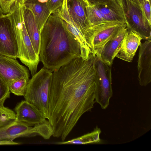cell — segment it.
Segmentation results:
<instances>
[{
	"label": "cell",
	"instance_id": "cell-1",
	"mask_svg": "<svg viewBox=\"0 0 151 151\" xmlns=\"http://www.w3.org/2000/svg\"><path fill=\"white\" fill-rule=\"evenodd\" d=\"M96 57L74 59L52 72L47 120L52 136L64 141L95 103Z\"/></svg>",
	"mask_w": 151,
	"mask_h": 151
},
{
	"label": "cell",
	"instance_id": "cell-2",
	"mask_svg": "<svg viewBox=\"0 0 151 151\" xmlns=\"http://www.w3.org/2000/svg\"><path fill=\"white\" fill-rule=\"evenodd\" d=\"M80 44L64 26L62 20L51 14L40 34L39 57L43 67L53 72L81 57Z\"/></svg>",
	"mask_w": 151,
	"mask_h": 151
},
{
	"label": "cell",
	"instance_id": "cell-3",
	"mask_svg": "<svg viewBox=\"0 0 151 151\" xmlns=\"http://www.w3.org/2000/svg\"><path fill=\"white\" fill-rule=\"evenodd\" d=\"M24 0L16 1L10 12L6 14L9 18L16 38L17 58L28 68L32 76L37 72L40 61L27 33L24 19Z\"/></svg>",
	"mask_w": 151,
	"mask_h": 151
},
{
	"label": "cell",
	"instance_id": "cell-4",
	"mask_svg": "<svg viewBox=\"0 0 151 151\" xmlns=\"http://www.w3.org/2000/svg\"><path fill=\"white\" fill-rule=\"evenodd\" d=\"M52 72L44 67L29 80L25 100L38 109L47 119L50 91Z\"/></svg>",
	"mask_w": 151,
	"mask_h": 151
},
{
	"label": "cell",
	"instance_id": "cell-5",
	"mask_svg": "<svg viewBox=\"0 0 151 151\" xmlns=\"http://www.w3.org/2000/svg\"><path fill=\"white\" fill-rule=\"evenodd\" d=\"M127 27L124 21H108L90 26L84 34V37L91 54L100 58L106 44L122 28Z\"/></svg>",
	"mask_w": 151,
	"mask_h": 151
},
{
	"label": "cell",
	"instance_id": "cell-6",
	"mask_svg": "<svg viewBox=\"0 0 151 151\" xmlns=\"http://www.w3.org/2000/svg\"><path fill=\"white\" fill-rule=\"evenodd\" d=\"M48 134V127L45 122L31 127L16 120L0 128V145H19V143L14 142L13 140L19 137L40 136L46 139Z\"/></svg>",
	"mask_w": 151,
	"mask_h": 151
},
{
	"label": "cell",
	"instance_id": "cell-7",
	"mask_svg": "<svg viewBox=\"0 0 151 151\" xmlns=\"http://www.w3.org/2000/svg\"><path fill=\"white\" fill-rule=\"evenodd\" d=\"M95 67V101L100 105L102 109H104L109 106L110 99L113 95L111 67L96 57Z\"/></svg>",
	"mask_w": 151,
	"mask_h": 151
},
{
	"label": "cell",
	"instance_id": "cell-8",
	"mask_svg": "<svg viewBox=\"0 0 151 151\" xmlns=\"http://www.w3.org/2000/svg\"><path fill=\"white\" fill-rule=\"evenodd\" d=\"M124 11L127 31L139 35L142 39H151V24L146 18L141 6L122 0Z\"/></svg>",
	"mask_w": 151,
	"mask_h": 151
},
{
	"label": "cell",
	"instance_id": "cell-9",
	"mask_svg": "<svg viewBox=\"0 0 151 151\" xmlns=\"http://www.w3.org/2000/svg\"><path fill=\"white\" fill-rule=\"evenodd\" d=\"M89 27L102 22L108 21H124L123 9L117 0H111L86 7Z\"/></svg>",
	"mask_w": 151,
	"mask_h": 151
},
{
	"label": "cell",
	"instance_id": "cell-10",
	"mask_svg": "<svg viewBox=\"0 0 151 151\" xmlns=\"http://www.w3.org/2000/svg\"><path fill=\"white\" fill-rule=\"evenodd\" d=\"M16 40L10 19L6 14L0 16V54L17 58Z\"/></svg>",
	"mask_w": 151,
	"mask_h": 151
},
{
	"label": "cell",
	"instance_id": "cell-11",
	"mask_svg": "<svg viewBox=\"0 0 151 151\" xmlns=\"http://www.w3.org/2000/svg\"><path fill=\"white\" fill-rule=\"evenodd\" d=\"M29 70L16 59L0 54V77L7 84L23 78H29Z\"/></svg>",
	"mask_w": 151,
	"mask_h": 151
},
{
	"label": "cell",
	"instance_id": "cell-12",
	"mask_svg": "<svg viewBox=\"0 0 151 151\" xmlns=\"http://www.w3.org/2000/svg\"><path fill=\"white\" fill-rule=\"evenodd\" d=\"M137 68L139 85L146 86L151 81V39L139 45Z\"/></svg>",
	"mask_w": 151,
	"mask_h": 151
},
{
	"label": "cell",
	"instance_id": "cell-13",
	"mask_svg": "<svg viewBox=\"0 0 151 151\" xmlns=\"http://www.w3.org/2000/svg\"><path fill=\"white\" fill-rule=\"evenodd\" d=\"M16 120L31 126L43 123L47 120L36 107L27 101H22L15 108Z\"/></svg>",
	"mask_w": 151,
	"mask_h": 151
},
{
	"label": "cell",
	"instance_id": "cell-14",
	"mask_svg": "<svg viewBox=\"0 0 151 151\" xmlns=\"http://www.w3.org/2000/svg\"><path fill=\"white\" fill-rule=\"evenodd\" d=\"M142 39L137 33L127 30L118 49L116 57L126 62H132Z\"/></svg>",
	"mask_w": 151,
	"mask_h": 151
},
{
	"label": "cell",
	"instance_id": "cell-15",
	"mask_svg": "<svg viewBox=\"0 0 151 151\" xmlns=\"http://www.w3.org/2000/svg\"><path fill=\"white\" fill-rule=\"evenodd\" d=\"M52 14L60 18L67 29L76 38L80 47H83L86 45L84 36L78 27L71 17L69 12L67 0H64L61 6Z\"/></svg>",
	"mask_w": 151,
	"mask_h": 151
},
{
	"label": "cell",
	"instance_id": "cell-16",
	"mask_svg": "<svg viewBox=\"0 0 151 151\" xmlns=\"http://www.w3.org/2000/svg\"><path fill=\"white\" fill-rule=\"evenodd\" d=\"M67 1L70 14L84 36L86 31L89 27L86 13V7L87 5L82 0Z\"/></svg>",
	"mask_w": 151,
	"mask_h": 151
},
{
	"label": "cell",
	"instance_id": "cell-17",
	"mask_svg": "<svg viewBox=\"0 0 151 151\" xmlns=\"http://www.w3.org/2000/svg\"><path fill=\"white\" fill-rule=\"evenodd\" d=\"M127 31V27L122 28L104 45L99 58L108 65L111 66L118 49Z\"/></svg>",
	"mask_w": 151,
	"mask_h": 151
},
{
	"label": "cell",
	"instance_id": "cell-18",
	"mask_svg": "<svg viewBox=\"0 0 151 151\" xmlns=\"http://www.w3.org/2000/svg\"><path fill=\"white\" fill-rule=\"evenodd\" d=\"M24 19L25 27L32 44L39 56L40 46V34L32 12L24 6Z\"/></svg>",
	"mask_w": 151,
	"mask_h": 151
},
{
	"label": "cell",
	"instance_id": "cell-19",
	"mask_svg": "<svg viewBox=\"0 0 151 151\" xmlns=\"http://www.w3.org/2000/svg\"><path fill=\"white\" fill-rule=\"evenodd\" d=\"M25 7L33 13L40 31L41 32L44 26L52 13L49 10L46 2H41L38 0H24Z\"/></svg>",
	"mask_w": 151,
	"mask_h": 151
},
{
	"label": "cell",
	"instance_id": "cell-20",
	"mask_svg": "<svg viewBox=\"0 0 151 151\" xmlns=\"http://www.w3.org/2000/svg\"><path fill=\"white\" fill-rule=\"evenodd\" d=\"M101 133V129L97 126L90 133L68 141L59 142L56 143V144L59 145H84L99 143L101 142L100 135Z\"/></svg>",
	"mask_w": 151,
	"mask_h": 151
},
{
	"label": "cell",
	"instance_id": "cell-21",
	"mask_svg": "<svg viewBox=\"0 0 151 151\" xmlns=\"http://www.w3.org/2000/svg\"><path fill=\"white\" fill-rule=\"evenodd\" d=\"M29 80V78H23L8 83L7 85L9 91L16 95L24 96Z\"/></svg>",
	"mask_w": 151,
	"mask_h": 151
},
{
	"label": "cell",
	"instance_id": "cell-22",
	"mask_svg": "<svg viewBox=\"0 0 151 151\" xmlns=\"http://www.w3.org/2000/svg\"><path fill=\"white\" fill-rule=\"evenodd\" d=\"M16 120V115L14 111L4 106L0 108V128Z\"/></svg>",
	"mask_w": 151,
	"mask_h": 151
},
{
	"label": "cell",
	"instance_id": "cell-23",
	"mask_svg": "<svg viewBox=\"0 0 151 151\" xmlns=\"http://www.w3.org/2000/svg\"><path fill=\"white\" fill-rule=\"evenodd\" d=\"M10 92L7 85L0 77V108L4 106V103L9 97Z\"/></svg>",
	"mask_w": 151,
	"mask_h": 151
},
{
	"label": "cell",
	"instance_id": "cell-24",
	"mask_svg": "<svg viewBox=\"0 0 151 151\" xmlns=\"http://www.w3.org/2000/svg\"><path fill=\"white\" fill-rule=\"evenodd\" d=\"M17 0H0V7L3 14H6L9 13L12 6Z\"/></svg>",
	"mask_w": 151,
	"mask_h": 151
},
{
	"label": "cell",
	"instance_id": "cell-25",
	"mask_svg": "<svg viewBox=\"0 0 151 151\" xmlns=\"http://www.w3.org/2000/svg\"><path fill=\"white\" fill-rule=\"evenodd\" d=\"M64 0H47L46 2L49 10L52 13L60 8Z\"/></svg>",
	"mask_w": 151,
	"mask_h": 151
},
{
	"label": "cell",
	"instance_id": "cell-26",
	"mask_svg": "<svg viewBox=\"0 0 151 151\" xmlns=\"http://www.w3.org/2000/svg\"><path fill=\"white\" fill-rule=\"evenodd\" d=\"M142 8L145 17L149 23L151 24V11L150 0H145Z\"/></svg>",
	"mask_w": 151,
	"mask_h": 151
},
{
	"label": "cell",
	"instance_id": "cell-27",
	"mask_svg": "<svg viewBox=\"0 0 151 151\" xmlns=\"http://www.w3.org/2000/svg\"><path fill=\"white\" fill-rule=\"evenodd\" d=\"M111 0H83L87 6H91L96 4L108 2Z\"/></svg>",
	"mask_w": 151,
	"mask_h": 151
},
{
	"label": "cell",
	"instance_id": "cell-28",
	"mask_svg": "<svg viewBox=\"0 0 151 151\" xmlns=\"http://www.w3.org/2000/svg\"><path fill=\"white\" fill-rule=\"evenodd\" d=\"M130 2L139 4L140 5L142 8V6L145 0H128Z\"/></svg>",
	"mask_w": 151,
	"mask_h": 151
},
{
	"label": "cell",
	"instance_id": "cell-29",
	"mask_svg": "<svg viewBox=\"0 0 151 151\" xmlns=\"http://www.w3.org/2000/svg\"><path fill=\"white\" fill-rule=\"evenodd\" d=\"M121 7L122 6V0H117Z\"/></svg>",
	"mask_w": 151,
	"mask_h": 151
},
{
	"label": "cell",
	"instance_id": "cell-30",
	"mask_svg": "<svg viewBox=\"0 0 151 151\" xmlns=\"http://www.w3.org/2000/svg\"><path fill=\"white\" fill-rule=\"evenodd\" d=\"M4 14L0 7V16Z\"/></svg>",
	"mask_w": 151,
	"mask_h": 151
}]
</instances>
